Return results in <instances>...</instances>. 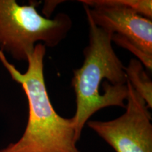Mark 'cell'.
I'll use <instances>...</instances> for the list:
<instances>
[{
  "mask_svg": "<svg viewBox=\"0 0 152 152\" xmlns=\"http://www.w3.org/2000/svg\"><path fill=\"white\" fill-rule=\"evenodd\" d=\"M45 54V45L37 44L28 57V70L22 73L0 50V61L11 78L21 85L29 107L28 123L22 137L0 152H80L76 147L73 118L61 116L51 103L44 76Z\"/></svg>",
  "mask_w": 152,
  "mask_h": 152,
  "instance_id": "1",
  "label": "cell"
},
{
  "mask_svg": "<svg viewBox=\"0 0 152 152\" xmlns=\"http://www.w3.org/2000/svg\"><path fill=\"white\" fill-rule=\"evenodd\" d=\"M86 16L89 43L83 50V65L74 70L71 80L75 94L72 118L77 142L93 114L109 106L125 108L128 96L125 67L112 46V34L98 27L87 12Z\"/></svg>",
  "mask_w": 152,
  "mask_h": 152,
  "instance_id": "2",
  "label": "cell"
},
{
  "mask_svg": "<svg viewBox=\"0 0 152 152\" xmlns=\"http://www.w3.org/2000/svg\"><path fill=\"white\" fill-rule=\"evenodd\" d=\"M38 4L20 5L15 0H0V50L17 61H27L37 44L56 47L72 28L68 14L46 18L37 12Z\"/></svg>",
  "mask_w": 152,
  "mask_h": 152,
  "instance_id": "3",
  "label": "cell"
},
{
  "mask_svg": "<svg viewBox=\"0 0 152 152\" xmlns=\"http://www.w3.org/2000/svg\"><path fill=\"white\" fill-rule=\"evenodd\" d=\"M98 27L111 33L112 42L128 49L148 71L152 70V21L111 0H81Z\"/></svg>",
  "mask_w": 152,
  "mask_h": 152,
  "instance_id": "4",
  "label": "cell"
},
{
  "mask_svg": "<svg viewBox=\"0 0 152 152\" xmlns=\"http://www.w3.org/2000/svg\"><path fill=\"white\" fill-rule=\"evenodd\" d=\"M125 111L109 121H90L87 126L115 152H152L151 115L147 104L127 80Z\"/></svg>",
  "mask_w": 152,
  "mask_h": 152,
  "instance_id": "5",
  "label": "cell"
},
{
  "mask_svg": "<svg viewBox=\"0 0 152 152\" xmlns=\"http://www.w3.org/2000/svg\"><path fill=\"white\" fill-rule=\"evenodd\" d=\"M127 80L133 90L144 100L149 109L152 108V82L144 71L142 63L135 58H132L125 67Z\"/></svg>",
  "mask_w": 152,
  "mask_h": 152,
  "instance_id": "6",
  "label": "cell"
},
{
  "mask_svg": "<svg viewBox=\"0 0 152 152\" xmlns=\"http://www.w3.org/2000/svg\"><path fill=\"white\" fill-rule=\"evenodd\" d=\"M45 3V7L43 9V13L45 15V17L48 18L51 16L52 13L54 11L55 7H56L58 4L62 2L61 1H46Z\"/></svg>",
  "mask_w": 152,
  "mask_h": 152,
  "instance_id": "7",
  "label": "cell"
}]
</instances>
